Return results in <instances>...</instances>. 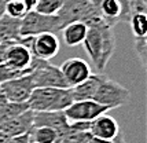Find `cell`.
<instances>
[{"instance_id":"13","label":"cell","mask_w":147,"mask_h":143,"mask_svg":"<svg viewBox=\"0 0 147 143\" xmlns=\"http://www.w3.org/2000/svg\"><path fill=\"white\" fill-rule=\"evenodd\" d=\"M33 128V111L28 110L8 120L0 127V132L6 138H15L29 134Z\"/></svg>"},{"instance_id":"22","label":"cell","mask_w":147,"mask_h":143,"mask_svg":"<svg viewBox=\"0 0 147 143\" xmlns=\"http://www.w3.org/2000/svg\"><path fill=\"white\" fill-rule=\"evenodd\" d=\"M62 3L63 0H38L34 11L44 15H57L62 7Z\"/></svg>"},{"instance_id":"12","label":"cell","mask_w":147,"mask_h":143,"mask_svg":"<svg viewBox=\"0 0 147 143\" xmlns=\"http://www.w3.org/2000/svg\"><path fill=\"white\" fill-rule=\"evenodd\" d=\"M10 67H13L15 70L25 72V73H32L34 69V62H33V55L26 47L19 44L18 41H15L13 46L8 48L6 55V62Z\"/></svg>"},{"instance_id":"4","label":"cell","mask_w":147,"mask_h":143,"mask_svg":"<svg viewBox=\"0 0 147 143\" xmlns=\"http://www.w3.org/2000/svg\"><path fill=\"white\" fill-rule=\"evenodd\" d=\"M129 99V91L122 87L121 84H118L117 81L111 80L107 77L106 74H103L100 83L96 88V92L92 101H95L96 103L106 106L109 110L120 107L128 102Z\"/></svg>"},{"instance_id":"15","label":"cell","mask_w":147,"mask_h":143,"mask_svg":"<svg viewBox=\"0 0 147 143\" xmlns=\"http://www.w3.org/2000/svg\"><path fill=\"white\" fill-rule=\"evenodd\" d=\"M103 74L102 73H96V74H91L90 77L87 78L85 81H83L81 84L71 87V95H73V101H90L94 98L96 92V88L102 80Z\"/></svg>"},{"instance_id":"10","label":"cell","mask_w":147,"mask_h":143,"mask_svg":"<svg viewBox=\"0 0 147 143\" xmlns=\"http://www.w3.org/2000/svg\"><path fill=\"white\" fill-rule=\"evenodd\" d=\"M33 127H48L58 134V139L70 131V123L63 111H33Z\"/></svg>"},{"instance_id":"20","label":"cell","mask_w":147,"mask_h":143,"mask_svg":"<svg viewBox=\"0 0 147 143\" xmlns=\"http://www.w3.org/2000/svg\"><path fill=\"white\" fill-rule=\"evenodd\" d=\"M28 109H29L28 103H10V102H7L3 107H0V127L4 123H7L8 120L26 111Z\"/></svg>"},{"instance_id":"35","label":"cell","mask_w":147,"mask_h":143,"mask_svg":"<svg viewBox=\"0 0 147 143\" xmlns=\"http://www.w3.org/2000/svg\"><path fill=\"white\" fill-rule=\"evenodd\" d=\"M29 143H34V142H29Z\"/></svg>"},{"instance_id":"24","label":"cell","mask_w":147,"mask_h":143,"mask_svg":"<svg viewBox=\"0 0 147 143\" xmlns=\"http://www.w3.org/2000/svg\"><path fill=\"white\" fill-rule=\"evenodd\" d=\"M134 47L136 55L140 59V63L143 67H146L147 65V39L144 37H135L134 39Z\"/></svg>"},{"instance_id":"23","label":"cell","mask_w":147,"mask_h":143,"mask_svg":"<svg viewBox=\"0 0 147 143\" xmlns=\"http://www.w3.org/2000/svg\"><path fill=\"white\" fill-rule=\"evenodd\" d=\"M4 14L8 15V17H11V18H15V20H22L28 14V11H26L22 0H14V1L6 3Z\"/></svg>"},{"instance_id":"8","label":"cell","mask_w":147,"mask_h":143,"mask_svg":"<svg viewBox=\"0 0 147 143\" xmlns=\"http://www.w3.org/2000/svg\"><path fill=\"white\" fill-rule=\"evenodd\" d=\"M109 109L106 106L96 103L95 101H76L65 109L63 113L69 123H76V121H87L91 123L95 118H98L102 114H106Z\"/></svg>"},{"instance_id":"1","label":"cell","mask_w":147,"mask_h":143,"mask_svg":"<svg viewBox=\"0 0 147 143\" xmlns=\"http://www.w3.org/2000/svg\"><path fill=\"white\" fill-rule=\"evenodd\" d=\"M88 30L83 41L85 52L99 72H103L115 50V37L113 26L100 18L87 24Z\"/></svg>"},{"instance_id":"30","label":"cell","mask_w":147,"mask_h":143,"mask_svg":"<svg viewBox=\"0 0 147 143\" xmlns=\"http://www.w3.org/2000/svg\"><path fill=\"white\" fill-rule=\"evenodd\" d=\"M91 143H111V140H103V139H99V138H94V136H92Z\"/></svg>"},{"instance_id":"11","label":"cell","mask_w":147,"mask_h":143,"mask_svg":"<svg viewBox=\"0 0 147 143\" xmlns=\"http://www.w3.org/2000/svg\"><path fill=\"white\" fill-rule=\"evenodd\" d=\"M59 51V40L54 33H40L33 36L30 52L34 58L50 61Z\"/></svg>"},{"instance_id":"18","label":"cell","mask_w":147,"mask_h":143,"mask_svg":"<svg viewBox=\"0 0 147 143\" xmlns=\"http://www.w3.org/2000/svg\"><path fill=\"white\" fill-rule=\"evenodd\" d=\"M21 20L11 18L6 14L0 17V39L1 40H18Z\"/></svg>"},{"instance_id":"3","label":"cell","mask_w":147,"mask_h":143,"mask_svg":"<svg viewBox=\"0 0 147 143\" xmlns=\"http://www.w3.org/2000/svg\"><path fill=\"white\" fill-rule=\"evenodd\" d=\"M57 17L59 18L63 29L67 24L76 21L90 24L91 21L100 18V14L91 0H63Z\"/></svg>"},{"instance_id":"2","label":"cell","mask_w":147,"mask_h":143,"mask_svg":"<svg viewBox=\"0 0 147 143\" xmlns=\"http://www.w3.org/2000/svg\"><path fill=\"white\" fill-rule=\"evenodd\" d=\"M73 102L70 88H34L26 103L32 111H63Z\"/></svg>"},{"instance_id":"34","label":"cell","mask_w":147,"mask_h":143,"mask_svg":"<svg viewBox=\"0 0 147 143\" xmlns=\"http://www.w3.org/2000/svg\"><path fill=\"white\" fill-rule=\"evenodd\" d=\"M1 41H3V40H1V39H0V43H1Z\"/></svg>"},{"instance_id":"32","label":"cell","mask_w":147,"mask_h":143,"mask_svg":"<svg viewBox=\"0 0 147 143\" xmlns=\"http://www.w3.org/2000/svg\"><path fill=\"white\" fill-rule=\"evenodd\" d=\"M6 139H7V138L4 136V135H3L1 132H0V143H3V142H4V140H6Z\"/></svg>"},{"instance_id":"31","label":"cell","mask_w":147,"mask_h":143,"mask_svg":"<svg viewBox=\"0 0 147 143\" xmlns=\"http://www.w3.org/2000/svg\"><path fill=\"white\" fill-rule=\"evenodd\" d=\"M4 8H6V1L4 0H0V17L4 14Z\"/></svg>"},{"instance_id":"27","label":"cell","mask_w":147,"mask_h":143,"mask_svg":"<svg viewBox=\"0 0 147 143\" xmlns=\"http://www.w3.org/2000/svg\"><path fill=\"white\" fill-rule=\"evenodd\" d=\"M37 1L38 0H22V3H24V6H25L28 13L29 11H34V8L37 6Z\"/></svg>"},{"instance_id":"7","label":"cell","mask_w":147,"mask_h":143,"mask_svg":"<svg viewBox=\"0 0 147 143\" xmlns=\"http://www.w3.org/2000/svg\"><path fill=\"white\" fill-rule=\"evenodd\" d=\"M0 88L10 103H26L30 98L33 90L36 88L32 74H24L21 77L8 80L0 84Z\"/></svg>"},{"instance_id":"19","label":"cell","mask_w":147,"mask_h":143,"mask_svg":"<svg viewBox=\"0 0 147 143\" xmlns=\"http://www.w3.org/2000/svg\"><path fill=\"white\" fill-rule=\"evenodd\" d=\"M58 134L48 127H33L30 131V142L34 143H55Z\"/></svg>"},{"instance_id":"6","label":"cell","mask_w":147,"mask_h":143,"mask_svg":"<svg viewBox=\"0 0 147 143\" xmlns=\"http://www.w3.org/2000/svg\"><path fill=\"white\" fill-rule=\"evenodd\" d=\"M34 69L30 73L36 88H69L59 67L51 65L48 61L33 57Z\"/></svg>"},{"instance_id":"5","label":"cell","mask_w":147,"mask_h":143,"mask_svg":"<svg viewBox=\"0 0 147 143\" xmlns=\"http://www.w3.org/2000/svg\"><path fill=\"white\" fill-rule=\"evenodd\" d=\"M62 30L61 21L57 15H44V14L29 11L21 20L19 37L24 36H36L40 33H58Z\"/></svg>"},{"instance_id":"9","label":"cell","mask_w":147,"mask_h":143,"mask_svg":"<svg viewBox=\"0 0 147 143\" xmlns=\"http://www.w3.org/2000/svg\"><path fill=\"white\" fill-rule=\"evenodd\" d=\"M59 70L62 73L66 84L69 85V88L81 84L92 74L90 63L81 58H70L65 61L59 66Z\"/></svg>"},{"instance_id":"33","label":"cell","mask_w":147,"mask_h":143,"mask_svg":"<svg viewBox=\"0 0 147 143\" xmlns=\"http://www.w3.org/2000/svg\"><path fill=\"white\" fill-rule=\"evenodd\" d=\"M4 1H6V3H8V1H14V0H4Z\"/></svg>"},{"instance_id":"25","label":"cell","mask_w":147,"mask_h":143,"mask_svg":"<svg viewBox=\"0 0 147 143\" xmlns=\"http://www.w3.org/2000/svg\"><path fill=\"white\" fill-rule=\"evenodd\" d=\"M24 74H28V73L15 70V69H13V67H10L7 63H0V84L6 83V81H8V80L21 77V76H24Z\"/></svg>"},{"instance_id":"14","label":"cell","mask_w":147,"mask_h":143,"mask_svg":"<svg viewBox=\"0 0 147 143\" xmlns=\"http://www.w3.org/2000/svg\"><path fill=\"white\" fill-rule=\"evenodd\" d=\"M88 132L94 138H99L103 140H113L120 134V127L115 118L107 114H102L90 123Z\"/></svg>"},{"instance_id":"29","label":"cell","mask_w":147,"mask_h":143,"mask_svg":"<svg viewBox=\"0 0 147 143\" xmlns=\"http://www.w3.org/2000/svg\"><path fill=\"white\" fill-rule=\"evenodd\" d=\"M6 103H7V99H6V96H4L3 91H1V88H0V107H3Z\"/></svg>"},{"instance_id":"21","label":"cell","mask_w":147,"mask_h":143,"mask_svg":"<svg viewBox=\"0 0 147 143\" xmlns=\"http://www.w3.org/2000/svg\"><path fill=\"white\" fill-rule=\"evenodd\" d=\"M131 30L134 37H144L147 34V15L146 14H134L129 17Z\"/></svg>"},{"instance_id":"28","label":"cell","mask_w":147,"mask_h":143,"mask_svg":"<svg viewBox=\"0 0 147 143\" xmlns=\"http://www.w3.org/2000/svg\"><path fill=\"white\" fill-rule=\"evenodd\" d=\"M111 143H125V140H124V135L120 132V134L111 140Z\"/></svg>"},{"instance_id":"16","label":"cell","mask_w":147,"mask_h":143,"mask_svg":"<svg viewBox=\"0 0 147 143\" xmlns=\"http://www.w3.org/2000/svg\"><path fill=\"white\" fill-rule=\"evenodd\" d=\"M87 30L88 26L81 21H76V22H70L62 29V37L66 46L69 47H76L83 44L84 39L87 36Z\"/></svg>"},{"instance_id":"17","label":"cell","mask_w":147,"mask_h":143,"mask_svg":"<svg viewBox=\"0 0 147 143\" xmlns=\"http://www.w3.org/2000/svg\"><path fill=\"white\" fill-rule=\"evenodd\" d=\"M98 11L110 26H114L118 21L124 20L122 6L118 0H100Z\"/></svg>"},{"instance_id":"26","label":"cell","mask_w":147,"mask_h":143,"mask_svg":"<svg viewBox=\"0 0 147 143\" xmlns=\"http://www.w3.org/2000/svg\"><path fill=\"white\" fill-rule=\"evenodd\" d=\"M29 142H30V132L25 134V135H21V136L7 138L3 143H29Z\"/></svg>"}]
</instances>
